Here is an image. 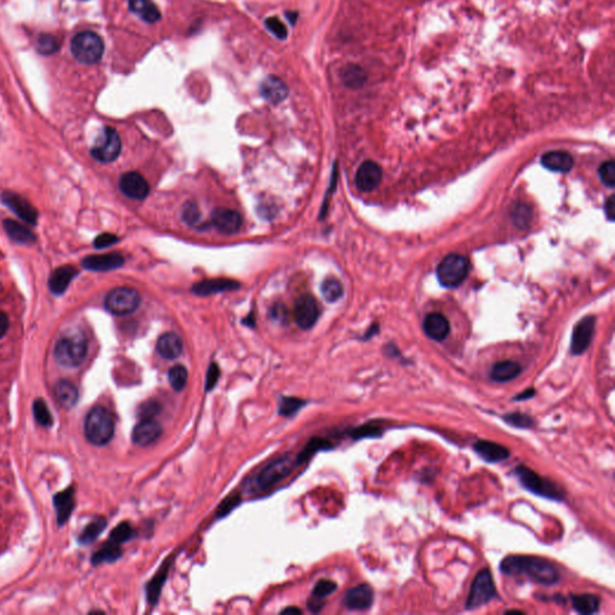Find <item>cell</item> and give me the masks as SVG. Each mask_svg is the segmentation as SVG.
I'll list each match as a JSON object with an SVG mask.
<instances>
[{
  "mask_svg": "<svg viewBox=\"0 0 615 615\" xmlns=\"http://www.w3.org/2000/svg\"><path fill=\"white\" fill-rule=\"evenodd\" d=\"M500 571L510 577H526L542 585L559 582V573L548 560L529 555H508L500 563Z\"/></svg>",
  "mask_w": 615,
  "mask_h": 615,
  "instance_id": "6da1fadb",
  "label": "cell"
},
{
  "mask_svg": "<svg viewBox=\"0 0 615 615\" xmlns=\"http://www.w3.org/2000/svg\"><path fill=\"white\" fill-rule=\"evenodd\" d=\"M88 344L80 331L64 334L56 342L54 358L64 368H77L85 362Z\"/></svg>",
  "mask_w": 615,
  "mask_h": 615,
  "instance_id": "7a4b0ae2",
  "label": "cell"
},
{
  "mask_svg": "<svg viewBox=\"0 0 615 615\" xmlns=\"http://www.w3.org/2000/svg\"><path fill=\"white\" fill-rule=\"evenodd\" d=\"M85 434L87 440L95 446L107 445L114 435L112 413L101 405L94 406L85 417Z\"/></svg>",
  "mask_w": 615,
  "mask_h": 615,
  "instance_id": "3957f363",
  "label": "cell"
},
{
  "mask_svg": "<svg viewBox=\"0 0 615 615\" xmlns=\"http://www.w3.org/2000/svg\"><path fill=\"white\" fill-rule=\"evenodd\" d=\"M513 472L521 486L530 493L554 501H564L566 497L564 489L560 488L558 484L552 482L550 479L536 474L534 470H531L525 465H518L516 469L513 470Z\"/></svg>",
  "mask_w": 615,
  "mask_h": 615,
  "instance_id": "277c9868",
  "label": "cell"
},
{
  "mask_svg": "<svg viewBox=\"0 0 615 615\" xmlns=\"http://www.w3.org/2000/svg\"><path fill=\"white\" fill-rule=\"evenodd\" d=\"M470 271L468 258L461 254H450L439 263L437 275L442 286L457 287L463 284Z\"/></svg>",
  "mask_w": 615,
  "mask_h": 615,
  "instance_id": "5b68a950",
  "label": "cell"
},
{
  "mask_svg": "<svg viewBox=\"0 0 615 615\" xmlns=\"http://www.w3.org/2000/svg\"><path fill=\"white\" fill-rule=\"evenodd\" d=\"M103 41L94 32H82L71 41V52L83 64H95L103 54Z\"/></svg>",
  "mask_w": 615,
  "mask_h": 615,
  "instance_id": "8992f818",
  "label": "cell"
},
{
  "mask_svg": "<svg viewBox=\"0 0 615 615\" xmlns=\"http://www.w3.org/2000/svg\"><path fill=\"white\" fill-rule=\"evenodd\" d=\"M497 597V587L493 576L488 568L477 573L470 587L469 596L466 600V609H477L483 607Z\"/></svg>",
  "mask_w": 615,
  "mask_h": 615,
  "instance_id": "52a82bcc",
  "label": "cell"
},
{
  "mask_svg": "<svg viewBox=\"0 0 615 615\" xmlns=\"http://www.w3.org/2000/svg\"><path fill=\"white\" fill-rule=\"evenodd\" d=\"M141 304L140 293L132 287H117L105 298L106 309L113 315L123 316L134 313Z\"/></svg>",
  "mask_w": 615,
  "mask_h": 615,
  "instance_id": "ba28073f",
  "label": "cell"
},
{
  "mask_svg": "<svg viewBox=\"0 0 615 615\" xmlns=\"http://www.w3.org/2000/svg\"><path fill=\"white\" fill-rule=\"evenodd\" d=\"M297 465H298L297 457L293 458L292 456L282 457L277 461H272L256 477L258 488L260 490L272 488L275 484L282 482V479H286Z\"/></svg>",
  "mask_w": 615,
  "mask_h": 615,
  "instance_id": "9c48e42d",
  "label": "cell"
},
{
  "mask_svg": "<svg viewBox=\"0 0 615 615\" xmlns=\"http://www.w3.org/2000/svg\"><path fill=\"white\" fill-rule=\"evenodd\" d=\"M122 152V141L118 132L112 127H105L103 134L92 148V155L100 163L107 164L117 159Z\"/></svg>",
  "mask_w": 615,
  "mask_h": 615,
  "instance_id": "30bf717a",
  "label": "cell"
},
{
  "mask_svg": "<svg viewBox=\"0 0 615 615\" xmlns=\"http://www.w3.org/2000/svg\"><path fill=\"white\" fill-rule=\"evenodd\" d=\"M319 306L314 297L303 295L297 298L293 306V317L301 329H311L319 319Z\"/></svg>",
  "mask_w": 615,
  "mask_h": 615,
  "instance_id": "8fae6325",
  "label": "cell"
},
{
  "mask_svg": "<svg viewBox=\"0 0 615 615\" xmlns=\"http://www.w3.org/2000/svg\"><path fill=\"white\" fill-rule=\"evenodd\" d=\"M595 331V317L587 316L581 320L573 329L572 339H571V353L576 356H579L587 351L589 345L592 343Z\"/></svg>",
  "mask_w": 615,
  "mask_h": 615,
  "instance_id": "7c38bea8",
  "label": "cell"
},
{
  "mask_svg": "<svg viewBox=\"0 0 615 615\" xmlns=\"http://www.w3.org/2000/svg\"><path fill=\"white\" fill-rule=\"evenodd\" d=\"M382 180V169L374 161H364L358 167L355 183L363 193H371L380 185Z\"/></svg>",
  "mask_w": 615,
  "mask_h": 615,
  "instance_id": "4fadbf2b",
  "label": "cell"
},
{
  "mask_svg": "<svg viewBox=\"0 0 615 615\" xmlns=\"http://www.w3.org/2000/svg\"><path fill=\"white\" fill-rule=\"evenodd\" d=\"M211 222L224 235H235L243 225V219L238 211L230 208H216L211 213Z\"/></svg>",
  "mask_w": 615,
  "mask_h": 615,
  "instance_id": "5bb4252c",
  "label": "cell"
},
{
  "mask_svg": "<svg viewBox=\"0 0 615 615\" xmlns=\"http://www.w3.org/2000/svg\"><path fill=\"white\" fill-rule=\"evenodd\" d=\"M1 200L4 205H6L8 208L14 211V214L19 216L22 220L28 222L30 225H37L38 211L25 198H22L19 194L5 191L1 195Z\"/></svg>",
  "mask_w": 615,
  "mask_h": 615,
  "instance_id": "9a60e30c",
  "label": "cell"
},
{
  "mask_svg": "<svg viewBox=\"0 0 615 615\" xmlns=\"http://www.w3.org/2000/svg\"><path fill=\"white\" fill-rule=\"evenodd\" d=\"M119 188L125 196L132 200H145L149 194V184L142 174L137 172L123 174Z\"/></svg>",
  "mask_w": 615,
  "mask_h": 615,
  "instance_id": "2e32d148",
  "label": "cell"
},
{
  "mask_svg": "<svg viewBox=\"0 0 615 615\" xmlns=\"http://www.w3.org/2000/svg\"><path fill=\"white\" fill-rule=\"evenodd\" d=\"M163 434V427L154 418H142L132 432V441L137 446H149Z\"/></svg>",
  "mask_w": 615,
  "mask_h": 615,
  "instance_id": "e0dca14e",
  "label": "cell"
},
{
  "mask_svg": "<svg viewBox=\"0 0 615 615\" xmlns=\"http://www.w3.org/2000/svg\"><path fill=\"white\" fill-rule=\"evenodd\" d=\"M374 602V592L368 584L350 589L344 597V605L351 611H366Z\"/></svg>",
  "mask_w": 615,
  "mask_h": 615,
  "instance_id": "ac0fdd59",
  "label": "cell"
},
{
  "mask_svg": "<svg viewBox=\"0 0 615 615\" xmlns=\"http://www.w3.org/2000/svg\"><path fill=\"white\" fill-rule=\"evenodd\" d=\"M125 262L122 254L119 253H110V254L92 255L83 258L82 266L85 269L94 271V272H108L114 271L117 268L122 267Z\"/></svg>",
  "mask_w": 615,
  "mask_h": 615,
  "instance_id": "d6986e66",
  "label": "cell"
},
{
  "mask_svg": "<svg viewBox=\"0 0 615 615\" xmlns=\"http://www.w3.org/2000/svg\"><path fill=\"white\" fill-rule=\"evenodd\" d=\"M53 505L56 508V521L63 526L69 521L71 513L75 508V489L71 486L53 497Z\"/></svg>",
  "mask_w": 615,
  "mask_h": 615,
  "instance_id": "ffe728a7",
  "label": "cell"
},
{
  "mask_svg": "<svg viewBox=\"0 0 615 615\" xmlns=\"http://www.w3.org/2000/svg\"><path fill=\"white\" fill-rule=\"evenodd\" d=\"M423 329L429 338L435 342H442L450 334V322L445 315L432 313L424 319Z\"/></svg>",
  "mask_w": 615,
  "mask_h": 615,
  "instance_id": "44dd1931",
  "label": "cell"
},
{
  "mask_svg": "<svg viewBox=\"0 0 615 615\" xmlns=\"http://www.w3.org/2000/svg\"><path fill=\"white\" fill-rule=\"evenodd\" d=\"M474 451L487 463H499L508 459L510 451L506 447L488 440H479L475 442Z\"/></svg>",
  "mask_w": 615,
  "mask_h": 615,
  "instance_id": "7402d4cb",
  "label": "cell"
},
{
  "mask_svg": "<svg viewBox=\"0 0 615 615\" xmlns=\"http://www.w3.org/2000/svg\"><path fill=\"white\" fill-rule=\"evenodd\" d=\"M240 289V282L231 279H209L198 282L193 286V292L198 296H209L219 292L233 291Z\"/></svg>",
  "mask_w": 615,
  "mask_h": 615,
  "instance_id": "603a6c76",
  "label": "cell"
},
{
  "mask_svg": "<svg viewBox=\"0 0 615 615\" xmlns=\"http://www.w3.org/2000/svg\"><path fill=\"white\" fill-rule=\"evenodd\" d=\"M77 274L79 272L74 266H61L56 268L48 280V287L52 293L56 296L63 295Z\"/></svg>",
  "mask_w": 615,
  "mask_h": 615,
  "instance_id": "cb8c5ba5",
  "label": "cell"
},
{
  "mask_svg": "<svg viewBox=\"0 0 615 615\" xmlns=\"http://www.w3.org/2000/svg\"><path fill=\"white\" fill-rule=\"evenodd\" d=\"M260 90H261V95L263 98L267 100L268 103H274V105L284 101L289 94V88L286 85L275 76H269L263 81Z\"/></svg>",
  "mask_w": 615,
  "mask_h": 615,
  "instance_id": "d4e9b609",
  "label": "cell"
},
{
  "mask_svg": "<svg viewBox=\"0 0 615 615\" xmlns=\"http://www.w3.org/2000/svg\"><path fill=\"white\" fill-rule=\"evenodd\" d=\"M156 351L161 357L172 361L182 355L183 342L176 333H164L158 339Z\"/></svg>",
  "mask_w": 615,
  "mask_h": 615,
  "instance_id": "484cf974",
  "label": "cell"
},
{
  "mask_svg": "<svg viewBox=\"0 0 615 615\" xmlns=\"http://www.w3.org/2000/svg\"><path fill=\"white\" fill-rule=\"evenodd\" d=\"M541 164L550 171L565 174L572 169L574 161L571 154H568L566 152L553 151L542 155Z\"/></svg>",
  "mask_w": 615,
  "mask_h": 615,
  "instance_id": "4316f807",
  "label": "cell"
},
{
  "mask_svg": "<svg viewBox=\"0 0 615 615\" xmlns=\"http://www.w3.org/2000/svg\"><path fill=\"white\" fill-rule=\"evenodd\" d=\"M129 8L146 23H155L161 19L159 8L153 0H129Z\"/></svg>",
  "mask_w": 615,
  "mask_h": 615,
  "instance_id": "83f0119b",
  "label": "cell"
},
{
  "mask_svg": "<svg viewBox=\"0 0 615 615\" xmlns=\"http://www.w3.org/2000/svg\"><path fill=\"white\" fill-rule=\"evenodd\" d=\"M54 395H56L58 403L64 409H72L79 402V390L69 380L58 381L56 387H54Z\"/></svg>",
  "mask_w": 615,
  "mask_h": 615,
  "instance_id": "f1b7e54d",
  "label": "cell"
},
{
  "mask_svg": "<svg viewBox=\"0 0 615 615\" xmlns=\"http://www.w3.org/2000/svg\"><path fill=\"white\" fill-rule=\"evenodd\" d=\"M521 366L513 361L499 362L497 364H494L492 371H490V379L494 382L503 384L512 381L521 375Z\"/></svg>",
  "mask_w": 615,
  "mask_h": 615,
  "instance_id": "f546056e",
  "label": "cell"
},
{
  "mask_svg": "<svg viewBox=\"0 0 615 615\" xmlns=\"http://www.w3.org/2000/svg\"><path fill=\"white\" fill-rule=\"evenodd\" d=\"M4 229L11 240H14V242L21 243V244H30L37 240L33 232L29 230L28 227L21 225L17 221L11 220V219L5 220Z\"/></svg>",
  "mask_w": 615,
  "mask_h": 615,
  "instance_id": "4dcf8cb0",
  "label": "cell"
},
{
  "mask_svg": "<svg viewBox=\"0 0 615 615\" xmlns=\"http://www.w3.org/2000/svg\"><path fill=\"white\" fill-rule=\"evenodd\" d=\"M572 606L581 614H595L600 609V597L592 594L572 595Z\"/></svg>",
  "mask_w": 615,
  "mask_h": 615,
  "instance_id": "1f68e13d",
  "label": "cell"
},
{
  "mask_svg": "<svg viewBox=\"0 0 615 615\" xmlns=\"http://www.w3.org/2000/svg\"><path fill=\"white\" fill-rule=\"evenodd\" d=\"M123 552L121 550V545L114 543L112 541H108L106 545L101 547V550H98L96 553L92 556V564L94 566L101 564H110L114 563L116 560L119 559L122 556Z\"/></svg>",
  "mask_w": 615,
  "mask_h": 615,
  "instance_id": "d6a6232c",
  "label": "cell"
},
{
  "mask_svg": "<svg viewBox=\"0 0 615 615\" xmlns=\"http://www.w3.org/2000/svg\"><path fill=\"white\" fill-rule=\"evenodd\" d=\"M106 526H107V521L105 518L103 517L95 518L90 521L88 525L85 526V530L81 532V535L79 536V542L81 545H85L93 543L101 535V532L105 530Z\"/></svg>",
  "mask_w": 615,
  "mask_h": 615,
  "instance_id": "836d02e7",
  "label": "cell"
},
{
  "mask_svg": "<svg viewBox=\"0 0 615 615\" xmlns=\"http://www.w3.org/2000/svg\"><path fill=\"white\" fill-rule=\"evenodd\" d=\"M342 80L346 87L356 90L361 88L362 85L366 83V74L361 66L351 64L344 67L342 71Z\"/></svg>",
  "mask_w": 615,
  "mask_h": 615,
  "instance_id": "e575fe53",
  "label": "cell"
},
{
  "mask_svg": "<svg viewBox=\"0 0 615 615\" xmlns=\"http://www.w3.org/2000/svg\"><path fill=\"white\" fill-rule=\"evenodd\" d=\"M321 292L324 295V300L329 303H334L343 297V284L335 278H329L324 280L321 287Z\"/></svg>",
  "mask_w": 615,
  "mask_h": 615,
  "instance_id": "d590c367",
  "label": "cell"
},
{
  "mask_svg": "<svg viewBox=\"0 0 615 615\" xmlns=\"http://www.w3.org/2000/svg\"><path fill=\"white\" fill-rule=\"evenodd\" d=\"M169 568L167 566V564L164 565L161 570H160L159 573L155 576L153 579H152L151 583H148V587H147V596H148V600L152 602V603H155V602L158 601V598H159L160 590H161V587L164 585L165 579H166V576H167V570Z\"/></svg>",
  "mask_w": 615,
  "mask_h": 615,
  "instance_id": "8d00e7d4",
  "label": "cell"
},
{
  "mask_svg": "<svg viewBox=\"0 0 615 615\" xmlns=\"http://www.w3.org/2000/svg\"><path fill=\"white\" fill-rule=\"evenodd\" d=\"M34 417L37 419V422L43 426V427L50 428L53 426V417H52L51 411L48 410V405L45 403V400L39 398L35 400L33 404Z\"/></svg>",
  "mask_w": 615,
  "mask_h": 615,
  "instance_id": "74e56055",
  "label": "cell"
},
{
  "mask_svg": "<svg viewBox=\"0 0 615 615\" xmlns=\"http://www.w3.org/2000/svg\"><path fill=\"white\" fill-rule=\"evenodd\" d=\"M182 218L184 222L191 227L200 229L202 226V216L196 203H187L182 211Z\"/></svg>",
  "mask_w": 615,
  "mask_h": 615,
  "instance_id": "f35d334b",
  "label": "cell"
},
{
  "mask_svg": "<svg viewBox=\"0 0 615 615\" xmlns=\"http://www.w3.org/2000/svg\"><path fill=\"white\" fill-rule=\"evenodd\" d=\"M169 385L177 392L184 390L188 381V371L183 366H174L169 371Z\"/></svg>",
  "mask_w": 615,
  "mask_h": 615,
  "instance_id": "ab89813d",
  "label": "cell"
},
{
  "mask_svg": "<svg viewBox=\"0 0 615 615\" xmlns=\"http://www.w3.org/2000/svg\"><path fill=\"white\" fill-rule=\"evenodd\" d=\"M134 536H135V531L132 529V525L127 521H123L113 529L111 535H110V541H112L117 545H122L124 542L132 540Z\"/></svg>",
  "mask_w": 615,
  "mask_h": 615,
  "instance_id": "60d3db41",
  "label": "cell"
},
{
  "mask_svg": "<svg viewBox=\"0 0 615 615\" xmlns=\"http://www.w3.org/2000/svg\"><path fill=\"white\" fill-rule=\"evenodd\" d=\"M503 419L510 426L521 428V429H528V428L532 427L535 423L529 415L521 413H508L503 416Z\"/></svg>",
  "mask_w": 615,
  "mask_h": 615,
  "instance_id": "b9f144b4",
  "label": "cell"
},
{
  "mask_svg": "<svg viewBox=\"0 0 615 615\" xmlns=\"http://www.w3.org/2000/svg\"><path fill=\"white\" fill-rule=\"evenodd\" d=\"M331 445H329V442L324 441V440H321V439H315V440H311V441L306 445V450L304 451H302L301 455L300 456H297V463L298 465H301L302 463H304V461H308L310 457L313 456V453H315L316 450H327V448H331Z\"/></svg>",
  "mask_w": 615,
  "mask_h": 615,
  "instance_id": "7bdbcfd3",
  "label": "cell"
},
{
  "mask_svg": "<svg viewBox=\"0 0 615 615\" xmlns=\"http://www.w3.org/2000/svg\"><path fill=\"white\" fill-rule=\"evenodd\" d=\"M58 50H59V43H58V40L54 37L48 35V34H43V35L39 37L38 51L41 54H45V56L53 54Z\"/></svg>",
  "mask_w": 615,
  "mask_h": 615,
  "instance_id": "ee69618b",
  "label": "cell"
},
{
  "mask_svg": "<svg viewBox=\"0 0 615 615\" xmlns=\"http://www.w3.org/2000/svg\"><path fill=\"white\" fill-rule=\"evenodd\" d=\"M512 220L518 227H528L530 224L531 211L526 205H517L513 208Z\"/></svg>",
  "mask_w": 615,
  "mask_h": 615,
  "instance_id": "f6af8a7d",
  "label": "cell"
},
{
  "mask_svg": "<svg viewBox=\"0 0 615 615\" xmlns=\"http://www.w3.org/2000/svg\"><path fill=\"white\" fill-rule=\"evenodd\" d=\"M382 435V428L375 423L369 422L358 427L353 432V439H364V437H379Z\"/></svg>",
  "mask_w": 615,
  "mask_h": 615,
  "instance_id": "bcb514c9",
  "label": "cell"
},
{
  "mask_svg": "<svg viewBox=\"0 0 615 615\" xmlns=\"http://www.w3.org/2000/svg\"><path fill=\"white\" fill-rule=\"evenodd\" d=\"M598 174H600V178H601L602 183L606 184L607 187H609V188H614L615 164L613 160H609V161L603 163V164L600 166Z\"/></svg>",
  "mask_w": 615,
  "mask_h": 615,
  "instance_id": "7dc6e473",
  "label": "cell"
},
{
  "mask_svg": "<svg viewBox=\"0 0 615 615\" xmlns=\"http://www.w3.org/2000/svg\"><path fill=\"white\" fill-rule=\"evenodd\" d=\"M337 587H337V583L333 582V581L322 579V581H319V582L316 583L314 590H313V596L316 597L317 600H321V598H324V597L329 596L331 594H333L337 590Z\"/></svg>",
  "mask_w": 615,
  "mask_h": 615,
  "instance_id": "c3c4849f",
  "label": "cell"
},
{
  "mask_svg": "<svg viewBox=\"0 0 615 615\" xmlns=\"http://www.w3.org/2000/svg\"><path fill=\"white\" fill-rule=\"evenodd\" d=\"M302 406H304L303 400L297 398H282L279 406V413L282 416H292L301 409Z\"/></svg>",
  "mask_w": 615,
  "mask_h": 615,
  "instance_id": "681fc988",
  "label": "cell"
},
{
  "mask_svg": "<svg viewBox=\"0 0 615 615\" xmlns=\"http://www.w3.org/2000/svg\"><path fill=\"white\" fill-rule=\"evenodd\" d=\"M266 27L271 33L274 34L278 39L285 40L287 37V29L284 23L278 17H269L266 19Z\"/></svg>",
  "mask_w": 615,
  "mask_h": 615,
  "instance_id": "f907efd6",
  "label": "cell"
},
{
  "mask_svg": "<svg viewBox=\"0 0 615 615\" xmlns=\"http://www.w3.org/2000/svg\"><path fill=\"white\" fill-rule=\"evenodd\" d=\"M240 503V497L238 494H232L229 498L224 500L218 508V517H224L233 510Z\"/></svg>",
  "mask_w": 615,
  "mask_h": 615,
  "instance_id": "816d5d0a",
  "label": "cell"
},
{
  "mask_svg": "<svg viewBox=\"0 0 615 615\" xmlns=\"http://www.w3.org/2000/svg\"><path fill=\"white\" fill-rule=\"evenodd\" d=\"M219 377H220L219 366L216 364V363H211V366H209V369L207 371L206 390L209 392V390H213L216 387V384H218Z\"/></svg>",
  "mask_w": 615,
  "mask_h": 615,
  "instance_id": "f5cc1de1",
  "label": "cell"
},
{
  "mask_svg": "<svg viewBox=\"0 0 615 615\" xmlns=\"http://www.w3.org/2000/svg\"><path fill=\"white\" fill-rule=\"evenodd\" d=\"M118 237L116 235H112V233H101V235L98 236L94 240V247L96 249H103V248H107L110 245L114 244V243H117Z\"/></svg>",
  "mask_w": 615,
  "mask_h": 615,
  "instance_id": "db71d44e",
  "label": "cell"
},
{
  "mask_svg": "<svg viewBox=\"0 0 615 615\" xmlns=\"http://www.w3.org/2000/svg\"><path fill=\"white\" fill-rule=\"evenodd\" d=\"M271 315H272L273 319L275 320V321H280V322H286L287 317H289L286 308L282 306H273V309L271 310Z\"/></svg>",
  "mask_w": 615,
  "mask_h": 615,
  "instance_id": "11a10c76",
  "label": "cell"
},
{
  "mask_svg": "<svg viewBox=\"0 0 615 615\" xmlns=\"http://www.w3.org/2000/svg\"><path fill=\"white\" fill-rule=\"evenodd\" d=\"M605 213L609 220H614L615 218V196L612 195L611 198L607 200L605 203Z\"/></svg>",
  "mask_w": 615,
  "mask_h": 615,
  "instance_id": "9f6ffc18",
  "label": "cell"
},
{
  "mask_svg": "<svg viewBox=\"0 0 615 615\" xmlns=\"http://www.w3.org/2000/svg\"><path fill=\"white\" fill-rule=\"evenodd\" d=\"M8 329H9V317L5 313L0 311V339L4 337Z\"/></svg>",
  "mask_w": 615,
  "mask_h": 615,
  "instance_id": "6f0895ef",
  "label": "cell"
},
{
  "mask_svg": "<svg viewBox=\"0 0 615 615\" xmlns=\"http://www.w3.org/2000/svg\"><path fill=\"white\" fill-rule=\"evenodd\" d=\"M535 395L536 390H534V388H528V390H523L521 393H518V395L513 398V400H517V402L519 400V402H521V400L531 399V398L535 397Z\"/></svg>",
  "mask_w": 615,
  "mask_h": 615,
  "instance_id": "680465c9",
  "label": "cell"
},
{
  "mask_svg": "<svg viewBox=\"0 0 615 615\" xmlns=\"http://www.w3.org/2000/svg\"><path fill=\"white\" fill-rule=\"evenodd\" d=\"M308 605H309L308 607H309V609L311 612H319L320 609L324 607L322 602H317V598H316V597H314V601L308 602Z\"/></svg>",
  "mask_w": 615,
  "mask_h": 615,
  "instance_id": "91938a15",
  "label": "cell"
},
{
  "mask_svg": "<svg viewBox=\"0 0 615 615\" xmlns=\"http://www.w3.org/2000/svg\"><path fill=\"white\" fill-rule=\"evenodd\" d=\"M301 609H298V608H295V607H289L286 609H284L282 612V614H289V613H293V614H301Z\"/></svg>",
  "mask_w": 615,
  "mask_h": 615,
  "instance_id": "94428289",
  "label": "cell"
},
{
  "mask_svg": "<svg viewBox=\"0 0 615 615\" xmlns=\"http://www.w3.org/2000/svg\"><path fill=\"white\" fill-rule=\"evenodd\" d=\"M286 17L289 19V21H290V23L293 25V24H296L298 14H297V12H287Z\"/></svg>",
  "mask_w": 615,
  "mask_h": 615,
  "instance_id": "6125c7cd",
  "label": "cell"
},
{
  "mask_svg": "<svg viewBox=\"0 0 615 615\" xmlns=\"http://www.w3.org/2000/svg\"><path fill=\"white\" fill-rule=\"evenodd\" d=\"M510 613H517V614H523V612H521V611H513V609H511V611H506V614H510Z\"/></svg>",
  "mask_w": 615,
  "mask_h": 615,
  "instance_id": "be15d7a7",
  "label": "cell"
}]
</instances>
